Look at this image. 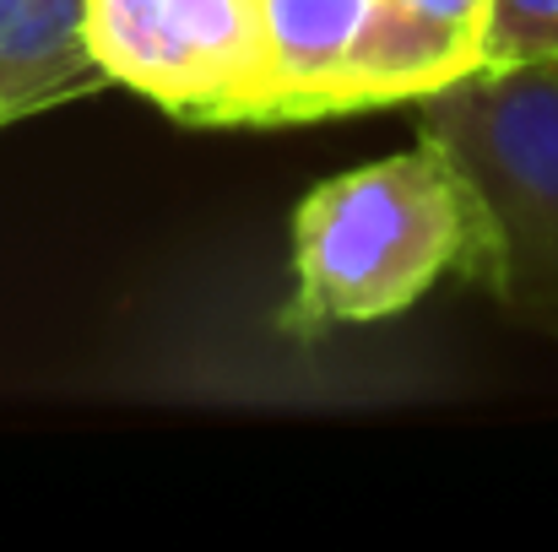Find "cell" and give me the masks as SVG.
<instances>
[{
	"mask_svg": "<svg viewBox=\"0 0 558 552\" xmlns=\"http://www.w3.org/2000/svg\"><path fill=\"white\" fill-rule=\"evenodd\" d=\"M494 255L472 174L428 136L315 184L293 211V298L282 326L326 336L412 309L439 277L483 287Z\"/></svg>",
	"mask_w": 558,
	"mask_h": 552,
	"instance_id": "obj_1",
	"label": "cell"
},
{
	"mask_svg": "<svg viewBox=\"0 0 558 552\" xmlns=\"http://www.w3.org/2000/svg\"><path fill=\"white\" fill-rule=\"evenodd\" d=\"M477 184L494 228L483 293L558 342V65L483 71L412 103Z\"/></svg>",
	"mask_w": 558,
	"mask_h": 552,
	"instance_id": "obj_2",
	"label": "cell"
},
{
	"mask_svg": "<svg viewBox=\"0 0 558 552\" xmlns=\"http://www.w3.org/2000/svg\"><path fill=\"white\" fill-rule=\"evenodd\" d=\"M98 76L185 125H266L271 60L260 0H87Z\"/></svg>",
	"mask_w": 558,
	"mask_h": 552,
	"instance_id": "obj_3",
	"label": "cell"
},
{
	"mask_svg": "<svg viewBox=\"0 0 558 552\" xmlns=\"http://www.w3.org/2000/svg\"><path fill=\"white\" fill-rule=\"evenodd\" d=\"M483 71H488L483 38H466L401 0H374L369 22L348 54V71H342V114L417 103Z\"/></svg>",
	"mask_w": 558,
	"mask_h": 552,
	"instance_id": "obj_4",
	"label": "cell"
},
{
	"mask_svg": "<svg viewBox=\"0 0 558 552\" xmlns=\"http://www.w3.org/2000/svg\"><path fill=\"white\" fill-rule=\"evenodd\" d=\"M374 0H260L271 114L266 125H315L342 114V71Z\"/></svg>",
	"mask_w": 558,
	"mask_h": 552,
	"instance_id": "obj_5",
	"label": "cell"
},
{
	"mask_svg": "<svg viewBox=\"0 0 558 552\" xmlns=\"http://www.w3.org/2000/svg\"><path fill=\"white\" fill-rule=\"evenodd\" d=\"M558 65V0H494L488 71Z\"/></svg>",
	"mask_w": 558,
	"mask_h": 552,
	"instance_id": "obj_6",
	"label": "cell"
},
{
	"mask_svg": "<svg viewBox=\"0 0 558 552\" xmlns=\"http://www.w3.org/2000/svg\"><path fill=\"white\" fill-rule=\"evenodd\" d=\"M401 5H412V11H423V16H434V22H445V27H456V33L488 44L494 0H401Z\"/></svg>",
	"mask_w": 558,
	"mask_h": 552,
	"instance_id": "obj_7",
	"label": "cell"
},
{
	"mask_svg": "<svg viewBox=\"0 0 558 552\" xmlns=\"http://www.w3.org/2000/svg\"><path fill=\"white\" fill-rule=\"evenodd\" d=\"M33 5H38V0H0V44L33 16Z\"/></svg>",
	"mask_w": 558,
	"mask_h": 552,
	"instance_id": "obj_8",
	"label": "cell"
},
{
	"mask_svg": "<svg viewBox=\"0 0 558 552\" xmlns=\"http://www.w3.org/2000/svg\"><path fill=\"white\" fill-rule=\"evenodd\" d=\"M0 125H11V109H5V103H0Z\"/></svg>",
	"mask_w": 558,
	"mask_h": 552,
	"instance_id": "obj_9",
	"label": "cell"
}]
</instances>
